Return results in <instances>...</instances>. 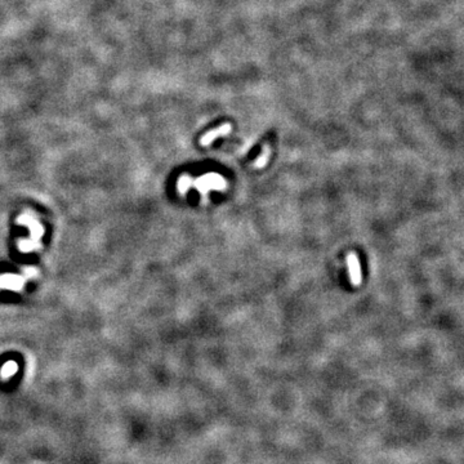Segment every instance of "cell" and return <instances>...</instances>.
Listing matches in <instances>:
<instances>
[{"instance_id": "obj_4", "label": "cell", "mask_w": 464, "mask_h": 464, "mask_svg": "<svg viewBox=\"0 0 464 464\" xmlns=\"http://www.w3.org/2000/svg\"><path fill=\"white\" fill-rule=\"evenodd\" d=\"M347 266H348V275H350V281L352 285L358 286L362 281V275H361V267L358 262V256L354 253H348L347 256Z\"/></svg>"}, {"instance_id": "obj_2", "label": "cell", "mask_w": 464, "mask_h": 464, "mask_svg": "<svg viewBox=\"0 0 464 464\" xmlns=\"http://www.w3.org/2000/svg\"><path fill=\"white\" fill-rule=\"evenodd\" d=\"M36 274V270L28 267L24 270V275H2L0 276V289L21 292L24 286V282L31 278V276Z\"/></svg>"}, {"instance_id": "obj_7", "label": "cell", "mask_w": 464, "mask_h": 464, "mask_svg": "<svg viewBox=\"0 0 464 464\" xmlns=\"http://www.w3.org/2000/svg\"><path fill=\"white\" fill-rule=\"evenodd\" d=\"M16 372H17V365H16V362H13V361H10V362H6L3 366V369H2V376H3L4 379L10 378Z\"/></svg>"}, {"instance_id": "obj_6", "label": "cell", "mask_w": 464, "mask_h": 464, "mask_svg": "<svg viewBox=\"0 0 464 464\" xmlns=\"http://www.w3.org/2000/svg\"><path fill=\"white\" fill-rule=\"evenodd\" d=\"M270 156H271V148H270L268 144H264L260 156L254 162V168H263L268 162Z\"/></svg>"}, {"instance_id": "obj_3", "label": "cell", "mask_w": 464, "mask_h": 464, "mask_svg": "<svg viewBox=\"0 0 464 464\" xmlns=\"http://www.w3.org/2000/svg\"><path fill=\"white\" fill-rule=\"evenodd\" d=\"M192 186L196 187L202 194H206L209 190L212 188L223 190L224 186H226V184H224V180H223V178L220 177V176L212 173L208 174V176L205 174V176H202V177H200L196 180H194L192 178H191V186L190 187Z\"/></svg>"}, {"instance_id": "obj_5", "label": "cell", "mask_w": 464, "mask_h": 464, "mask_svg": "<svg viewBox=\"0 0 464 464\" xmlns=\"http://www.w3.org/2000/svg\"><path fill=\"white\" fill-rule=\"evenodd\" d=\"M231 130H232L231 124H228V122H227V124H223V126H220V128H216V129H213V130H209L206 134L202 136V138L200 140V144H202V146H209L213 140H217L218 137H222V136H227Z\"/></svg>"}, {"instance_id": "obj_1", "label": "cell", "mask_w": 464, "mask_h": 464, "mask_svg": "<svg viewBox=\"0 0 464 464\" xmlns=\"http://www.w3.org/2000/svg\"><path fill=\"white\" fill-rule=\"evenodd\" d=\"M17 222L26 224V226H28V230H30V238L20 242V250L24 252V253H30V252L40 249L42 248V238H43L44 228L39 223V220H36V217H34L31 213H24L20 216Z\"/></svg>"}]
</instances>
